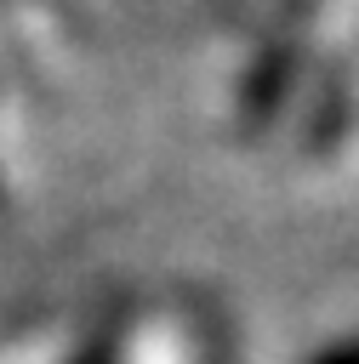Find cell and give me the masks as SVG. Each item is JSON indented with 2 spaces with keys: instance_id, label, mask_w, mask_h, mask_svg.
<instances>
[{
  "instance_id": "2",
  "label": "cell",
  "mask_w": 359,
  "mask_h": 364,
  "mask_svg": "<svg viewBox=\"0 0 359 364\" xmlns=\"http://www.w3.org/2000/svg\"><path fill=\"white\" fill-rule=\"evenodd\" d=\"M80 364H108V353H91V358H80Z\"/></svg>"
},
{
  "instance_id": "1",
  "label": "cell",
  "mask_w": 359,
  "mask_h": 364,
  "mask_svg": "<svg viewBox=\"0 0 359 364\" xmlns=\"http://www.w3.org/2000/svg\"><path fill=\"white\" fill-rule=\"evenodd\" d=\"M313 364H359V341H342V347H331V353L313 358Z\"/></svg>"
}]
</instances>
